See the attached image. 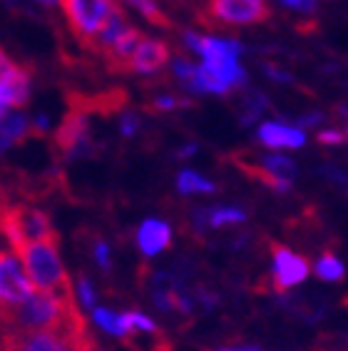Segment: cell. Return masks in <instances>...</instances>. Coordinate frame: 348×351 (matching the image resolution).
I'll use <instances>...</instances> for the list:
<instances>
[{
    "label": "cell",
    "instance_id": "6da1fadb",
    "mask_svg": "<svg viewBox=\"0 0 348 351\" xmlns=\"http://www.w3.org/2000/svg\"><path fill=\"white\" fill-rule=\"evenodd\" d=\"M60 237L53 239H38V242H27L18 250V257L23 262L27 282L33 284L38 291H73L70 277H67L65 267L60 262Z\"/></svg>",
    "mask_w": 348,
    "mask_h": 351
},
{
    "label": "cell",
    "instance_id": "7a4b0ae2",
    "mask_svg": "<svg viewBox=\"0 0 348 351\" xmlns=\"http://www.w3.org/2000/svg\"><path fill=\"white\" fill-rule=\"evenodd\" d=\"M0 351H95L92 337H77L67 331H0Z\"/></svg>",
    "mask_w": 348,
    "mask_h": 351
},
{
    "label": "cell",
    "instance_id": "3957f363",
    "mask_svg": "<svg viewBox=\"0 0 348 351\" xmlns=\"http://www.w3.org/2000/svg\"><path fill=\"white\" fill-rule=\"evenodd\" d=\"M271 18L266 0H207L199 21L209 25H254Z\"/></svg>",
    "mask_w": 348,
    "mask_h": 351
},
{
    "label": "cell",
    "instance_id": "277c9868",
    "mask_svg": "<svg viewBox=\"0 0 348 351\" xmlns=\"http://www.w3.org/2000/svg\"><path fill=\"white\" fill-rule=\"evenodd\" d=\"M58 3H60L62 13L73 27L75 38L85 47L100 33L110 10L114 8V0H58Z\"/></svg>",
    "mask_w": 348,
    "mask_h": 351
},
{
    "label": "cell",
    "instance_id": "5b68a950",
    "mask_svg": "<svg viewBox=\"0 0 348 351\" xmlns=\"http://www.w3.org/2000/svg\"><path fill=\"white\" fill-rule=\"evenodd\" d=\"M55 149H58V155L67 157V160L85 155L90 149V128H87L85 112L70 108V112L62 117L60 128L55 132Z\"/></svg>",
    "mask_w": 348,
    "mask_h": 351
},
{
    "label": "cell",
    "instance_id": "8992f818",
    "mask_svg": "<svg viewBox=\"0 0 348 351\" xmlns=\"http://www.w3.org/2000/svg\"><path fill=\"white\" fill-rule=\"evenodd\" d=\"M269 250H271V262H274V291L276 294H284L288 287L303 282L308 274V262L299 254L284 247V244L269 242Z\"/></svg>",
    "mask_w": 348,
    "mask_h": 351
},
{
    "label": "cell",
    "instance_id": "52a82bcc",
    "mask_svg": "<svg viewBox=\"0 0 348 351\" xmlns=\"http://www.w3.org/2000/svg\"><path fill=\"white\" fill-rule=\"evenodd\" d=\"M33 284L27 282L21 262L10 252H0V304H18L33 294Z\"/></svg>",
    "mask_w": 348,
    "mask_h": 351
},
{
    "label": "cell",
    "instance_id": "ba28073f",
    "mask_svg": "<svg viewBox=\"0 0 348 351\" xmlns=\"http://www.w3.org/2000/svg\"><path fill=\"white\" fill-rule=\"evenodd\" d=\"M169 62V45L152 38H142L140 45L134 47L132 58L127 62V73H160Z\"/></svg>",
    "mask_w": 348,
    "mask_h": 351
},
{
    "label": "cell",
    "instance_id": "9c48e42d",
    "mask_svg": "<svg viewBox=\"0 0 348 351\" xmlns=\"http://www.w3.org/2000/svg\"><path fill=\"white\" fill-rule=\"evenodd\" d=\"M30 80H33L30 70L25 65H15L5 77H0V105L23 108L30 97Z\"/></svg>",
    "mask_w": 348,
    "mask_h": 351
},
{
    "label": "cell",
    "instance_id": "30bf717a",
    "mask_svg": "<svg viewBox=\"0 0 348 351\" xmlns=\"http://www.w3.org/2000/svg\"><path fill=\"white\" fill-rule=\"evenodd\" d=\"M145 35L137 30V27H125L117 40L112 43L108 53H105V60H108V70L110 73H127V62L132 58L134 47L140 45V40Z\"/></svg>",
    "mask_w": 348,
    "mask_h": 351
},
{
    "label": "cell",
    "instance_id": "8fae6325",
    "mask_svg": "<svg viewBox=\"0 0 348 351\" xmlns=\"http://www.w3.org/2000/svg\"><path fill=\"white\" fill-rule=\"evenodd\" d=\"M137 242H140L145 257H154L172 244V230H169V224L160 222V219H147L137 232Z\"/></svg>",
    "mask_w": 348,
    "mask_h": 351
},
{
    "label": "cell",
    "instance_id": "7c38bea8",
    "mask_svg": "<svg viewBox=\"0 0 348 351\" xmlns=\"http://www.w3.org/2000/svg\"><path fill=\"white\" fill-rule=\"evenodd\" d=\"M259 140L266 145V147H303L306 142V135L303 130L299 128H288V125H282V122H264L259 128Z\"/></svg>",
    "mask_w": 348,
    "mask_h": 351
},
{
    "label": "cell",
    "instance_id": "4fadbf2b",
    "mask_svg": "<svg viewBox=\"0 0 348 351\" xmlns=\"http://www.w3.org/2000/svg\"><path fill=\"white\" fill-rule=\"evenodd\" d=\"M30 132V125L23 115H10L0 120V155L8 147H13L18 142H23Z\"/></svg>",
    "mask_w": 348,
    "mask_h": 351
},
{
    "label": "cell",
    "instance_id": "5bb4252c",
    "mask_svg": "<svg viewBox=\"0 0 348 351\" xmlns=\"http://www.w3.org/2000/svg\"><path fill=\"white\" fill-rule=\"evenodd\" d=\"M256 165L266 169L269 175L279 177V180H286L291 182L296 177V162L291 157H284V155H254Z\"/></svg>",
    "mask_w": 348,
    "mask_h": 351
},
{
    "label": "cell",
    "instance_id": "9a60e30c",
    "mask_svg": "<svg viewBox=\"0 0 348 351\" xmlns=\"http://www.w3.org/2000/svg\"><path fill=\"white\" fill-rule=\"evenodd\" d=\"M177 187H179L182 195H195V192H204V195H212V192H216V187L209 180H204V177H199L197 172H192V169H184L179 175V180H177Z\"/></svg>",
    "mask_w": 348,
    "mask_h": 351
},
{
    "label": "cell",
    "instance_id": "2e32d148",
    "mask_svg": "<svg viewBox=\"0 0 348 351\" xmlns=\"http://www.w3.org/2000/svg\"><path fill=\"white\" fill-rule=\"evenodd\" d=\"M92 319H95V322H97V326H102V329L108 331V334H112V337L125 339V326H122V314H114V311H110V309H95Z\"/></svg>",
    "mask_w": 348,
    "mask_h": 351
},
{
    "label": "cell",
    "instance_id": "e0dca14e",
    "mask_svg": "<svg viewBox=\"0 0 348 351\" xmlns=\"http://www.w3.org/2000/svg\"><path fill=\"white\" fill-rule=\"evenodd\" d=\"M247 219V215L234 207H219V210L207 212V227H224V224H239Z\"/></svg>",
    "mask_w": 348,
    "mask_h": 351
},
{
    "label": "cell",
    "instance_id": "ac0fdd59",
    "mask_svg": "<svg viewBox=\"0 0 348 351\" xmlns=\"http://www.w3.org/2000/svg\"><path fill=\"white\" fill-rule=\"evenodd\" d=\"M316 274L321 279H326V282H338V279L343 277V264L338 262L331 252H326V254L316 262Z\"/></svg>",
    "mask_w": 348,
    "mask_h": 351
},
{
    "label": "cell",
    "instance_id": "d6986e66",
    "mask_svg": "<svg viewBox=\"0 0 348 351\" xmlns=\"http://www.w3.org/2000/svg\"><path fill=\"white\" fill-rule=\"evenodd\" d=\"M129 3H132V5L137 8V10H140L149 23H154V25H160V27H172V21L162 13L160 5H157L154 0H129Z\"/></svg>",
    "mask_w": 348,
    "mask_h": 351
},
{
    "label": "cell",
    "instance_id": "ffe728a7",
    "mask_svg": "<svg viewBox=\"0 0 348 351\" xmlns=\"http://www.w3.org/2000/svg\"><path fill=\"white\" fill-rule=\"evenodd\" d=\"M266 108V100L259 93H249L244 97V110H241V122H251L261 115V110Z\"/></svg>",
    "mask_w": 348,
    "mask_h": 351
},
{
    "label": "cell",
    "instance_id": "44dd1931",
    "mask_svg": "<svg viewBox=\"0 0 348 351\" xmlns=\"http://www.w3.org/2000/svg\"><path fill=\"white\" fill-rule=\"evenodd\" d=\"M179 105H187V100H177V97H169V95H160V97H154V100L149 102L147 110L149 112H164V110L179 108Z\"/></svg>",
    "mask_w": 348,
    "mask_h": 351
},
{
    "label": "cell",
    "instance_id": "7402d4cb",
    "mask_svg": "<svg viewBox=\"0 0 348 351\" xmlns=\"http://www.w3.org/2000/svg\"><path fill=\"white\" fill-rule=\"evenodd\" d=\"M319 142L321 145H343L346 132L343 130H323V132H319Z\"/></svg>",
    "mask_w": 348,
    "mask_h": 351
},
{
    "label": "cell",
    "instance_id": "603a6c76",
    "mask_svg": "<svg viewBox=\"0 0 348 351\" xmlns=\"http://www.w3.org/2000/svg\"><path fill=\"white\" fill-rule=\"evenodd\" d=\"M137 130H140V117L132 112H122V135L132 137Z\"/></svg>",
    "mask_w": 348,
    "mask_h": 351
},
{
    "label": "cell",
    "instance_id": "cb8c5ba5",
    "mask_svg": "<svg viewBox=\"0 0 348 351\" xmlns=\"http://www.w3.org/2000/svg\"><path fill=\"white\" fill-rule=\"evenodd\" d=\"M95 257H97V262H100L102 269H110V247L105 244V239H97L95 242Z\"/></svg>",
    "mask_w": 348,
    "mask_h": 351
},
{
    "label": "cell",
    "instance_id": "d4e9b609",
    "mask_svg": "<svg viewBox=\"0 0 348 351\" xmlns=\"http://www.w3.org/2000/svg\"><path fill=\"white\" fill-rule=\"evenodd\" d=\"M80 299L85 302V306H90L92 309L95 306V289H92V284H90V279H85V277H80Z\"/></svg>",
    "mask_w": 348,
    "mask_h": 351
},
{
    "label": "cell",
    "instance_id": "484cf974",
    "mask_svg": "<svg viewBox=\"0 0 348 351\" xmlns=\"http://www.w3.org/2000/svg\"><path fill=\"white\" fill-rule=\"evenodd\" d=\"M282 3H286L288 8H294V10H314L316 0H282Z\"/></svg>",
    "mask_w": 348,
    "mask_h": 351
},
{
    "label": "cell",
    "instance_id": "4316f807",
    "mask_svg": "<svg viewBox=\"0 0 348 351\" xmlns=\"http://www.w3.org/2000/svg\"><path fill=\"white\" fill-rule=\"evenodd\" d=\"M323 117L316 112V115H306V117H299V122H301V128H308V125H319Z\"/></svg>",
    "mask_w": 348,
    "mask_h": 351
},
{
    "label": "cell",
    "instance_id": "83f0119b",
    "mask_svg": "<svg viewBox=\"0 0 348 351\" xmlns=\"http://www.w3.org/2000/svg\"><path fill=\"white\" fill-rule=\"evenodd\" d=\"M35 3H42V5H47V8H50V5H55V3H58V0H35Z\"/></svg>",
    "mask_w": 348,
    "mask_h": 351
},
{
    "label": "cell",
    "instance_id": "f1b7e54d",
    "mask_svg": "<svg viewBox=\"0 0 348 351\" xmlns=\"http://www.w3.org/2000/svg\"><path fill=\"white\" fill-rule=\"evenodd\" d=\"M5 112H8V108H5V105H0V120L5 117Z\"/></svg>",
    "mask_w": 348,
    "mask_h": 351
},
{
    "label": "cell",
    "instance_id": "f546056e",
    "mask_svg": "<svg viewBox=\"0 0 348 351\" xmlns=\"http://www.w3.org/2000/svg\"><path fill=\"white\" fill-rule=\"evenodd\" d=\"M221 351H259V349H221Z\"/></svg>",
    "mask_w": 348,
    "mask_h": 351
}]
</instances>
